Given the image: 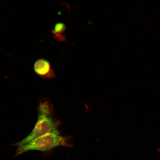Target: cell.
<instances>
[{
    "instance_id": "2",
    "label": "cell",
    "mask_w": 160,
    "mask_h": 160,
    "mask_svg": "<svg viewBox=\"0 0 160 160\" xmlns=\"http://www.w3.org/2000/svg\"><path fill=\"white\" fill-rule=\"evenodd\" d=\"M67 140L56 129L36 138L25 145L18 147L15 156L32 151H49L60 146L68 145Z\"/></svg>"
},
{
    "instance_id": "4",
    "label": "cell",
    "mask_w": 160,
    "mask_h": 160,
    "mask_svg": "<svg viewBox=\"0 0 160 160\" xmlns=\"http://www.w3.org/2000/svg\"><path fill=\"white\" fill-rule=\"evenodd\" d=\"M65 29L66 26L64 24L61 23L57 24L53 31L55 38L59 41H65V37L63 35L62 33Z\"/></svg>"
},
{
    "instance_id": "1",
    "label": "cell",
    "mask_w": 160,
    "mask_h": 160,
    "mask_svg": "<svg viewBox=\"0 0 160 160\" xmlns=\"http://www.w3.org/2000/svg\"><path fill=\"white\" fill-rule=\"evenodd\" d=\"M53 110L48 100H42L38 108L37 121L33 130L28 135L15 145L18 147L25 145L36 138L57 129L59 122L55 119Z\"/></svg>"
},
{
    "instance_id": "3",
    "label": "cell",
    "mask_w": 160,
    "mask_h": 160,
    "mask_svg": "<svg viewBox=\"0 0 160 160\" xmlns=\"http://www.w3.org/2000/svg\"><path fill=\"white\" fill-rule=\"evenodd\" d=\"M35 73L44 79H51L55 77V73L51 63L48 60L39 59L36 61L34 65Z\"/></svg>"
}]
</instances>
